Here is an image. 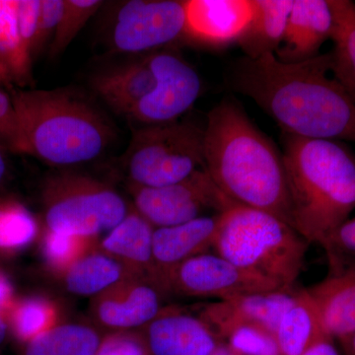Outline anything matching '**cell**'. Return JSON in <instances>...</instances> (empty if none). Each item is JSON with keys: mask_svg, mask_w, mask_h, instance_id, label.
<instances>
[{"mask_svg": "<svg viewBox=\"0 0 355 355\" xmlns=\"http://www.w3.org/2000/svg\"><path fill=\"white\" fill-rule=\"evenodd\" d=\"M184 34L202 43L237 42L253 13V0H188Z\"/></svg>", "mask_w": 355, "mask_h": 355, "instance_id": "e0dca14e", "label": "cell"}, {"mask_svg": "<svg viewBox=\"0 0 355 355\" xmlns=\"http://www.w3.org/2000/svg\"><path fill=\"white\" fill-rule=\"evenodd\" d=\"M9 331H10V328H9L8 319H7L6 315L0 314V345L6 342Z\"/></svg>", "mask_w": 355, "mask_h": 355, "instance_id": "60d3db41", "label": "cell"}, {"mask_svg": "<svg viewBox=\"0 0 355 355\" xmlns=\"http://www.w3.org/2000/svg\"><path fill=\"white\" fill-rule=\"evenodd\" d=\"M28 155L53 166L87 163L101 156L112 130L85 100L64 90L9 88Z\"/></svg>", "mask_w": 355, "mask_h": 355, "instance_id": "277c9868", "label": "cell"}, {"mask_svg": "<svg viewBox=\"0 0 355 355\" xmlns=\"http://www.w3.org/2000/svg\"><path fill=\"white\" fill-rule=\"evenodd\" d=\"M95 355H151L144 336L120 331L103 338Z\"/></svg>", "mask_w": 355, "mask_h": 355, "instance_id": "836d02e7", "label": "cell"}, {"mask_svg": "<svg viewBox=\"0 0 355 355\" xmlns=\"http://www.w3.org/2000/svg\"><path fill=\"white\" fill-rule=\"evenodd\" d=\"M293 0H253V13L237 40L245 57L257 60L279 48L286 34Z\"/></svg>", "mask_w": 355, "mask_h": 355, "instance_id": "7402d4cb", "label": "cell"}, {"mask_svg": "<svg viewBox=\"0 0 355 355\" xmlns=\"http://www.w3.org/2000/svg\"><path fill=\"white\" fill-rule=\"evenodd\" d=\"M154 229L137 210L128 212L125 218L103 238L100 250L120 261L135 277L150 280L156 286Z\"/></svg>", "mask_w": 355, "mask_h": 355, "instance_id": "d6986e66", "label": "cell"}, {"mask_svg": "<svg viewBox=\"0 0 355 355\" xmlns=\"http://www.w3.org/2000/svg\"><path fill=\"white\" fill-rule=\"evenodd\" d=\"M42 202L46 230L88 238L109 232L128 214L125 200L111 187L80 174L48 178Z\"/></svg>", "mask_w": 355, "mask_h": 355, "instance_id": "52a82bcc", "label": "cell"}, {"mask_svg": "<svg viewBox=\"0 0 355 355\" xmlns=\"http://www.w3.org/2000/svg\"><path fill=\"white\" fill-rule=\"evenodd\" d=\"M275 336L280 355H304L313 345L330 336L307 289L293 293Z\"/></svg>", "mask_w": 355, "mask_h": 355, "instance_id": "44dd1931", "label": "cell"}, {"mask_svg": "<svg viewBox=\"0 0 355 355\" xmlns=\"http://www.w3.org/2000/svg\"><path fill=\"white\" fill-rule=\"evenodd\" d=\"M71 293L95 297L128 277H135L125 266L101 250H92L62 273Z\"/></svg>", "mask_w": 355, "mask_h": 355, "instance_id": "cb8c5ba5", "label": "cell"}, {"mask_svg": "<svg viewBox=\"0 0 355 355\" xmlns=\"http://www.w3.org/2000/svg\"><path fill=\"white\" fill-rule=\"evenodd\" d=\"M205 167L234 205L268 212L291 225L282 153L234 103L207 114Z\"/></svg>", "mask_w": 355, "mask_h": 355, "instance_id": "7a4b0ae2", "label": "cell"}, {"mask_svg": "<svg viewBox=\"0 0 355 355\" xmlns=\"http://www.w3.org/2000/svg\"><path fill=\"white\" fill-rule=\"evenodd\" d=\"M64 10V0H41L38 32L35 44V58L43 53L48 44L50 46L62 20Z\"/></svg>", "mask_w": 355, "mask_h": 355, "instance_id": "d6a6232c", "label": "cell"}, {"mask_svg": "<svg viewBox=\"0 0 355 355\" xmlns=\"http://www.w3.org/2000/svg\"><path fill=\"white\" fill-rule=\"evenodd\" d=\"M334 16L329 0H293L286 34L275 57L284 64H298L319 55L331 38Z\"/></svg>", "mask_w": 355, "mask_h": 355, "instance_id": "2e32d148", "label": "cell"}, {"mask_svg": "<svg viewBox=\"0 0 355 355\" xmlns=\"http://www.w3.org/2000/svg\"><path fill=\"white\" fill-rule=\"evenodd\" d=\"M125 165L132 186L159 188L205 168V128L190 121L133 130Z\"/></svg>", "mask_w": 355, "mask_h": 355, "instance_id": "8992f818", "label": "cell"}, {"mask_svg": "<svg viewBox=\"0 0 355 355\" xmlns=\"http://www.w3.org/2000/svg\"><path fill=\"white\" fill-rule=\"evenodd\" d=\"M340 343L345 355H355V331Z\"/></svg>", "mask_w": 355, "mask_h": 355, "instance_id": "f35d334b", "label": "cell"}, {"mask_svg": "<svg viewBox=\"0 0 355 355\" xmlns=\"http://www.w3.org/2000/svg\"><path fill=\"white\" fill-rule=\"evenodd\" d=\"M331 336H326L318 342L304 355H340Z\"/></svg>", "mask_w": 355, "mask_h": 355, "instance_id": "8d00e7d4", "label": "cell"}, {"mask_svg": "<svg viewBox=\"0 0 355 355\" xmlns=\"http://www.w3.org/2000/svg\"><path fill=\"white\" fill-rule=\"evenodd\" d=\"M159 287L162 292L217 301L257 292L284 291L272 280L242 270L216 254H200L175 266L161 279Z\"/></svg>", "mask_w": 355, "mask_h": 355, "instance_id": "9c48e42d", "label": "cell"}, {"mask_svg": "<svg viewBox=\"0 0 355 355\" xmlns=\"http://www.w3.org/2000/svg\"><path fill=\"white\" fill-rule=\"evenodd\" d=\"M147 57L157 83L153 92L135 107L128 118L142 125L175 123L200 97V76L176 53L155 51Z\"/></svg>", "mask_w": 355, "mask_h": 355, "instance_id": "8fae6325", "label": "cell"}, {"mask_svg": "<svg viewBox=\"0 0 355 355\" xmlns=\"http://www.w3.org/2000/svg\"><path fill=\"white\" fill-rule=\"evenodd\" d=\"M38 232L36 218L22 202L0 195V254L22 251L35 241Z\"/></svg>", "mask_w": 355, "mask_h": 355, "instance_id": "484cf974", "label": "cell"}, {"mask_svg": "<svg viewBox=\"0 0 355 355\" xmlns=\"http://www.w3.org/2000/svg\"><path fill=\"white\" fill-rule=\"evenodd\" d=\"M324 249L328 258L355 256V218L349 219L336 229Z\"/></svg>", "mask_w": 355, "mask_h": 355, "instance_id": "e575fe53", "label": "cell"}, {"mask_svg": "<svg viewBox=\"0 0 355 355\" xmlns=\"http://www.w3.org/2000/svg\"><path fill=\"white\" fill-rule=\"evenodd\" d=\"M226 338L242 355H280L275 335L256 324L239 327Z\"/></svg>", "mask_w": 355, "mask_h": 355, "instance_id": "4dcf8cb0", "label": "cell"}, {"mask_svg": "<svg viewBox=\"0 0 355 355\" xmlns=\"http://www.w3.org/2000/svg\"><path fill=\"white\" fill-rule=\"evenodd\" d=\"M135 210L154 228L171 227L203 216L207 210L221 214L234 205L200 168L183 181L159 188L132 186Z\"/></svg>", "mask_w": 355, "mask_h": 355, "instance_id": "ba28073f", "label": "cell"}, {"mask_svg": "<svg viewBox=\"0 0 355 355\" xmlns=\"http://www.w3.org/2000/svg\"><path fill=\"white\" fill-rule=\"evenodd\" d=\"M330 272L307 289L324 331L338 342L355 331V260L331 257Z\"/></svg>", "mask_w": 355, "mask_h": 355, "instance_id": "5bb4252c", "label": "cell"}, {"mask_svg": "<svg viewBox=\"0 0 355 355\" xmlns=\"http://www.w3.org/2000/svg\"><path fill=\"white\" fill-rule=\"evenodd\" d=\"M329 3L334 16V51L355 79V3L349 0H329Z\"/></svg>", "mask_w": 355, "mask_h": 355, "instance_id": "f546056e", "label": "cell"}, {"mask_svg": "<svg viewBox=\"0 0 355 355\" xmlns=\"http://www.w3.org/2000/svg\"><path fill=\"white\" fill-rule=\"evenodd\" d=\"M230 83L286 135L355 142V79L335 51L298 64L272 53L245 57L233 67Z\"/></svg>", "mask_w": 355, "mask_h": 355, "instance_id": "6da1fadb", "label": "cell"}, {"mask_svg": "<svg viewBox=\"0 0 355 355\" xmlns=\"http://www.w3.org/2000/svg\"><path fill=\"white\" fill-rule=\"evenodd\" d=\"M8 176V163H7L6 153L0 149V189L6 184Z\"/></svg>", "mask_w": 355, "mask_h": 355, "instance_id": "74e56055", "label": "cell"}, {"mask_svg": "<svg viewBox=\"0 0 355 355\" xmlns=\"http://www.w3.org/2000/svg\"><path fill=\"white\" fill-rule=\"evenodd\" d=\"M0 84V149L6 153L28 155L12 97Z\"/></svg>", "mask_w": 355, "mask_h": 355, "instance_id": "1f68e13d", "label": "cell"}, {"mask_svg": "<svg viewBox=\"0 0 355 355\" xmlns=\"http://www.w3.org/2000/svg\"><path fill=\"white\" fill-rule=\"evenodd\" d=\"M100 343L97 331L85 324H55L26 343L24 355H95Z\"/></svg>", "mask_w": 355, "mask_h": 355, "instance_id": "d4e9b609", "label": "cell"}, {"mask_svg": "<svg viewBox=\"0 0 355 355\" xmlns=\"http://www.w3.org/2000/svg\"><path fill=\"white\" fill-rule=\"evenodd\" d=\"M184 1L130 0L116 11L111 43L119 53L155 51L184 34Z\"/></svg>", "mask_w": 355, "mask_h": 355, "instance_id": "30bf717a", "label": "cell"}, {"mask_svg": "<svg viewBox=\"0 0 355 355\" xmlns=\"http://www.w3.org/2000/svg\"><path fill=\"white\" fill-rule=\"evenodd\" d=\"M219 216L220 214L200 216L171 227L154 229L156 286L159 287L161 279L175 266L207 254V250L214 248L219 227Z\"/></svg>", "mask_w": 355, "mask_h": 355, "instance_id": "ac0fdd59", "label": "cell"}, {"mask_svg": "<svg viewBox=\"0 0 355 355\" xmlns=\"http://www.w3.org/2000/svg\"><path fill=\"white\" fill-rule=\"evenodd\" d=\"M309 243L286 221L234 205L221 212L214 249L242 270L291 291L304 265Z\"/></svg>", "mask_w": 355, "mask_h": 355, "instance_id": "5b68a950", "label": "cell"}, {"mask_svg": "<svg viewBox=\"0 0 355 355\" xmlns=\"http://www.w3.org/2000/svg\"><path fill=\"white\" fill-rule=\"evenodd\" d=\"M95 238L46 230L43 253L46 263L58 273H64L81 257L94 248Z\"/></svg>", "mask_w": 355, "mask_h": 355, "instance_id": "83f0119b", "label": "cell"}, {"mask_svg": "<svg viewBox=\"0 0 355 355\" xmlns=\"http://www.w3.org/2000/svg\"><path fill=\"white\" fill-rule=\"evenodd\" d=\"M291 291L257 292L216 301L200 318L217 336L227 338L239 327L256 324L275 335L280 318L291 303Z\"/></svg>", "mask_w": 355, "mask_h": 355, "instance_id": "4fadbf2b", "label": "cell"}, {"mask_svg": "<svg viewBox=\"0 0 355 355\" xmlns=\"http://www.w3.org/2000/svg\"><path fill=\"white\" fill-rule=\"evenodd\" d=\"M161 293L150 280L128 277L93 297L91 310L106 328L118 331L144 328L163 310Z\"/></svg>", "mask_w": 355, "mask_h": 355, "instance_id": "7c38bea8", "label": "cell"}, {"mask_svg": "<svg viewBox=\"0 0 355 355\" xmlns=\"http://www.w3.org/2000/svg\"><path fill=\"white\" fill-rule=\"evenodd\" d=\"M14 289L10 280L0 272V314L6 315L15 301Z\"/></svg>", "mask_w": 355, "mask_h": 355, "instance_id": "d590c367", "label": "cell"}, {"mask_svg": "<svg viewBox=\"0 0 355 355\" xmlns=\"http://www.w3.org/2000/svg\"><path fill=\"white\" fill-rule=\"evenodd\" d=\"M103 6L100 0H64L62 20L50 44V57L55 58L72 43L78 33Z\"/></svg>", "mask_w": 355, "mask_h": 355, "instance_id": "f1b7e54d", "label": "cell"}, {"mask_svg": "<svg viewBox=\"0 0 355 355\" xmlns=\"http://www.w3.org/2000/svg\"><path fill=\"white\" fill-rule=\"evenodd\" d=\"M33 62L23 44L18 0H0V84L33 85Z\"/></svg>", "mask_w": 355, "mask_h": 355, "instance_id": "603a6c76", "label": "cell"}, {"mask_svg": "<svg viewBox=\"0 0 355 355\" xmlns=\"http://www.w3.org/2000/svg\"><path fill=\"white\" fill-rule=\"evenodd\" d=\"M156 77L148 57L106 70L93 77V89L103 101L116 112L128 116L135 107L155 88Z\"/></svg>", "mask_w": 355, "mask_h": 355, "instance_id": "ffe728a7", "label": "cell"}, {"mask_svg": "<svg viewBox=\"0 0 355 355\" xmlns=\"http://www.w3.org/2000/svg\"><path fill=\"white\" fill-rule=\"evenodd\" d=\"M142 334L151 355H211L219 342L200 317L163 308L144 327Z\"/></svg>", "mask_w": 355, "mask_h": 355, "instance_id": "9a60e30c", "label": "cell"}, {"mask_svg": "<svg viewBox=\"0 0 355 355\" xmlns=\"http://www.w3.org/2000/svg\"><path fill=\"white\" fill-rule=\"evenodd\" d=\"M211 355H242L237 350L233 349L229 343H220L217 345Z\"/></svg>", "mask_w": 355, "mask_h": 355, "instance_id": "ab89813d", "label": "cell"}, {"mask_svg": "<svg viewBox=\"0 0 355 355\" xmlns=\"http://www.w3.org/2000/svg\"></svg>", "mask_w": 355, "mask_h": 355, "instance_id": "b9f144b4", "label": "cell"}, {"mask_svg": "<svg viewBox=\"0 0 355 355\" xmlns=\"http://www.w3.org/2000/svg\"><path fill=\"white\" fill-rule=\"evenodd\" d=\"M7 319L11 333L26 345L55 326L57 311L44 298L15 299L7 313Z\"/></svg>", "mask_w": 355, "mask_h": 355, "instance_id": "4316f807", "label": "cell"}, {"mask_svg": "<svg viewBox=\"0 0 355 355\" xmlns=\"http://www.w3.org/2000/svg\"><path fill=\"white\" fill-rule=\"evenodd\" d=\"M284 157L291 226L326 247L355 209V160L334 140L286 135Z\"/></svg>", "mask_w": 355, "mask_h": 355, "instance_id": "3957f363", "label": "cell"}]
</instances>
